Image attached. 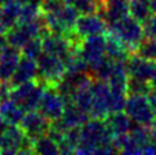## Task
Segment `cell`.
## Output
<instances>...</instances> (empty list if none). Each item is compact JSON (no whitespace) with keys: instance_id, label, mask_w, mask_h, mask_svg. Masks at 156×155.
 Instances as JSON below:
<instances>
[{"instance_id":"1","label":"cell","mask_w":156,"mask_h":155,"mask_svg":"<svg viewBox=\"0 0 156 155\" xmlns=\"http://www.w3.org/2000/svg\"><path fill=\"white\" fill-rule=\"evenodd\" d=\"M76 154H112L118 153L105 119H88L80 127V140L75 149Z\"/></svg>"},{"instance_id":"2","label":"cell","mask_w":156,"mask_h":155,"mask_svg":"<svg viewBox=\"0 0 156 155\" xmlns=\"http://www.w3.org/2000/svg\"><path fill=\"white\" fill-rule=\"evenodd\" d=\"M40 7L41 18L48 31L67 36L74 31L79 13L65 0H43Z\"/></svg>"},{"instance_id":"3","label":"cell","mask_w":156,"mask_h":155,"mask_svg":"<svg viewBox=\"0 0 156 155\" xmlns=\"http://www.w3.org/2000/svg\"><path fill=\"white\" fill-rule=\"evenodd\" d=\"M126 96V93L112 91L107 84V81L101 79L93 80L90 115L93 118L105 119L111 113L122 111Z\"/></svg>"},{"instance_id":"4","label":"cell","mask_w":156,"mask_h":155,"mask_svg":"<svg viewBox=\"0 0 156 155\" xmlns=\"http://www.w3.org/2000/svg\"><path fill=\"white\" fill-rule=\"evenodd\" d=\"M107 31H110L108 34L115 36L118 40L124 44L130 53L137 52L138 47L141 45V43L146 38L144 36L143 23L133 18L130 14L107 26Z\"/></svg>"},{"instance_id":"5","label":"cell","mask_w":156,"mask_h":155,"mask_svg":"<svg viewBox=\"0 0 156 155\" xmlns=\"http://www.w3.org/2000/svg\"><path fill=\"white\" fill-rule=\"evenodd\" d=\"M0 154H32V140L17 124H7L0 135Z\"/></svg>"},{"instance_id":"6","label":"cell","mask_w":156,"mask_h":155,"mask_svg":"<svg viewBox=\"0 0 156 155\" xmlns=\"http://www.w3.org/2000/svg\"><path fill=\"white\" fill-rule=\"evenodd\" d=\"M45 84L40 80H30L22 83L20 85L12 87L10 92V99L14 101L21 109L25 111L37 110L39 102L43 96V92L45 89Z\"/></svg>"},{"instance_id":"7","label":"cell","mask_w":156,"mask_h":155,"mask_svg":"<svg viewBox=\"0 0 156 155\" xmlns=\"http://www.w3.org/2000/svg\"><path fill=\"white\" fill-rule=\"evenodd\" d=\"M77 52L87 62L88 69L93 73L106 57V34L92 35L81 39V41L77 47Z\"/></svg>"},{"instance_id":"8","label":"cell","mask_w":156,"mask_h":155,"mask_svg":"<svg viewBox=\"0 0 156 155\" xmlns=\"http://www.w3.org/2000/svg\"><path fill=\"white\" fill-rule=\"evenodd\" d=\"M124 113L129 116L133 123L139 125H148L156 119L147 95L129 93L125 99Z\"/></svg>"},{"instance_id":"9","label":"cell","mask_w":156,"mask_h":155,"mask_svg":"<svg viewBox=\"0 0 156 155\" xmlns=\"http://www.w3.org/2000/svg\"><path fill=\"white\" fill-rule=\"evenodd\" d=\"M47 27L44 25L43 18L34 21V22H26V23H17L13 27H10L5 31V40L7 44L12 47L21 49L25 44L32 38H41L44 32H47Z\"/></svg>"},{"instance_id":"10","label":"cell","mask_w":156,"mask_h":155,"mask_svg":"<svg viewBox=\"0 0 156 155\" xmlns=\"http://www.w3.org/2000/svg\"><path fill=\"white\" fill-rule=\"evenodd\" d=\"M37 80L45 85H54L66 73V65L62 58L53 54L41 53L36 59Z\"/></svg>"},{"instance_id":"11","label":"cell","mask_w":156,"mask_h":155,"mask_svg":"<svg viewBox=\"0 0 156 155\" xmlns=\"http://www.w3.org/2000/svg\"><path fill=\"white\" fill-rule=\"evenodd\" d=\"M65 105H66V99L58 92L57 88L54 85H47L43 92L40 102H39L37 110L43 115H45L51 121H54L61 118Z\"/></svg>"},{"instance_id":"12","label":"cell","mask_w":156,"mask_h":155,"mask_svg":"<svg viewBox=\"0 0 156 155\" xmlns=\"http://www.w3.org/2000/svg\"><path fill=\"white\" fill-rule=\"evenodd\" d=\"M126 71L129 78L151 83L156 76V61L132 53L126 59Z\"/></svg>"},{"instance_id":"13","label":"cell","mask_w":156,"mask_h":155,"mask_svg":"<svg viewBox=\"0 0 156 155\" xmlns=\"http://www.w3.org/2000/svg\"><path fill=\"white\" fill-rule=\"evenodd\" d=\"M106 32H107V23L99 13H88L81 16L79 14L74 26V34L79 39L106 34Z\"/></svg>"},{"instance_id":"14","label":"cell","mask_w":156,"mask_h":155,"mask_svg":"<svg viewBox=\"0 0 156 155\" xmlns=\"http://www.w3.org/2000/svg\"><path fill=\"white\" fill-rule=\"evenodd\" d=\"M51 124L52 121L45 115H43L40 111H36V110H31V111L25 113L18 125L25 132V135L34 141L35 138L47 135L49 128H51Z\"/></svg>"},{"instance_id":"15","label":"cell","mask_w":156,"mask_h":155,"mask_svg":"<svg viewBox=\"0 0 156 155\" xmlns=\"http://www.w3.org/2000/svg\"><path fill=\"white\" fill-rule=\"evenodd\" d=\"M98 13L110 26L129 14V0H101Z\"/></svg>"},{"instance_id":"16","label":"cell","mask_w":156,"mask_h":155,"mask_svg":"<svg viewBox=\"0 0 156 155\" xmlns=\"http://www.w3.org/2000/svg\"><path fill=\"white\" fill-rule=\"evenodd\" d=\"M22 57L21 49L7 44L0 49V79L9 81Z\"/></svg>"},{"instance_id":"17","label":"cell","mask_w":156,"mask_h":155,"mask_svg":"<svg viewBox=\"0 0 156 155\" xmlns=\"http://www.w3.org/2000/svg\"><path fill=\"white\" fill-rule=\"evenodd\" d=\"M36 79H37L36 59L22 56L13 76L10 78L9 83L12 87H16V85L22 84V83H26V81H30V80H36Z\"/></svg>"},{"instance_id":"18","label":"cell","mask_w":156,"mask_h":155,"mask_svg":"<svg viewBox=\"0 0 156 155\" xmlns=\"http://www.w3.org/2000/svg\"><path fill=\"white\" fill-rule=\"evenodd\" d=\"M105 121L108 127L111 135L114 136V138L126 135L133 127L132 125L133 121L130 120L129 116L124 113V110H122V111H116V113L108 114L105 118Z\"/></svg>"},{"instance_id":"19","label":"cell","mask_w":156,"mask_h":155,"mask_svg":"<svg viewBox=\"0 0 156 155\" xmlns=\"http://www.w3.org/2000/svg\"><path fill=\"white\" fill-rule=\"evenodd\" d=\"M130 54L132 53L128 51V48L120 40H118L111 34L106 35V57L108 59L126 62V59Z\"/></svg>"},{"instance_id":"20","label":"cell","mask_w":156,"mask_h":155,"mask_svg":"<svg viewBox=\"0 0 156 155\" xmlns=\"http://www.w3.org/2000/svg\"><path fill=\"white\" fill-rule=\"evenodd\" d=\"M25 110L21 109L17 103L12 99H7L2 106H0V116L7 124H20L25 115Z\"/></svg>"},{"instance_id":"21","label":"cell","mask_w":156,"mask_h":155,"mask_svg":"<svg viewBox=\"0 0 156 155\" xmlns=\"http://www.w3.org/2000/svg\"><path fill=\"white\" fill-rule=\"evenodd\" d=\"M32 154H41V155L59 154L58 143L48 133L44 136H40L32 141Z\"/></svg>"},{"instance_id":"22","label":"cell","mask_w":156,"mask_h":155,"mask_svg":"<svg viewBox=\"0 0 156 155\" xmlns=\"http://www.w3.org/2000/svg\"><path fill=\"white\" fill-rule=\"evenodd\" d=\"M92 81L93 79L85 83L84 85H81L70 99L77 107L81 109L83 111L88 113L89 115H90V106H92Z\"/></svg>"},{"instance_id":"23","label":"cell","mask_w":156,"mask_h":155,"mask_svg":"<svg viewBox=\"0 0 156 155\" xmlns=\"http://www.w3.org/2000/svg\"><path fill=\"white\" fill-rule=\"evenodd\" d=\"M40 18H41V7L39 0H29V2L21 4L18 23L34 22Z\"/></svg>"},{"instance_id":"24","label":"cell","mask_w":156,"mask_h":155,"mask_svg":"<svg viewBox=\"0 0 156 155\" xmlns=\"http://www.w3.org/2000/svg\"><path fill=\"white\" fill-rule=\"evenodd\" d=\"M20 12H21V3L17 2V0L2 5L3 23H4V26H5V29L7 30L18 23Z\"/></svg>"},{"instance_id":"25","label":"cell","mask_w":156,"mask_h":155,"mask_svg":"<svg viewBox=\"0 0 156 155\" xmlns=\"http://www.w3.org/2000/svg\"><path fill=\"white\" fill-rule=\"evenodd\" d=\"M129 14L141 23L147 21L152 14L150 0H129Z\"/></svg>"},{"instance_id":"26","label":"cell","mask_w":156,"mask_h":155,"mask_svg":"<svg viewBox=\"0 0 156 155\" xmlns=\"http://www.w3.org/2000/svg\"><path fill=\"white\" fill-rule=\"evenodd\" d=\"M71 7H74L79 14L98 13L101 7V0H65Z\"/></svg>"},{"instance_id":"27","label":"cell","mask_w":156,"mask_h":155,"mask_svg":"<svg viewBox=\"0 0 156 155\" xmlns=\"http://www.w3.org/2000/svg\"><path fill=\"white\" fill-rule=\"evenodd\" d=\"M21 52H22V56L32 58V59H37V57L43 53L41 38H32V39H30V40L21 48Z\"/></svg>"},{"instance_id":"28","label":"cell","mask_w":156,"mask_h":155,"mask_svg":"<svg viewBox=\"0 0 156 155\" xmlns=\"http://www.w3.org/2000/svg\"><path fill=\"white\" fill-rule=\"evenodd\" d=\"M139 56L156 61V38H144V40L138 47L137 52Z\"/></svg>"},{"instance_id":"29","label":"cell","mask_w":156,"mask_h":155,"mask_svg":"<svg viewBox=\"0 0 156 155\" xmlns=\"http://www.w3.org/2000/svg\"><path fill=\"white\" fill-rule=\"evenodd\" d=\"M143 30L146 38H156V14H151L147 21L143 22Z\"/></svg>"},{"instance_id":"30","label":"cell","mask_w":156,"mask_h":155,"mask_svg":"<svg viewBox=\"0 0 156 155\" xmlns=\"http://www.w3.org/2000/svg\"><path fill=\"white\" fill-rule=\"evenodd\" d=\"M10 92H12V85L9 81L0 80V106L10 98Z\"/></svg>"},{"instance_id":"31","label":"cell","mask_w":156,"mask_h":155,"mask_svg":"<svg viewBox=\"0 0 156 155\" xmlns=\"http://www.w3.org/2000/svg\"><path fill=\"white\" fill-rule=\"evenodd\" d=\"M148 99H150V103H151V107L155 113V116H156V92L155 91H150L148 93Z\"/></svg>"},{"instance_id":"32","label":"cell","mask_w":156,"mask_h":155,"mask_svg":"<svg viewBox=\"0 0 156 155\" xmlns=\"http://www.w3.org/2000/svg\"><path fill=\"white\" fill-rule=\"evenodd\" d=\"M5 31H7V29H5V26L3 23V17H2V8H0V34H5Z\"/></svg>"},{"instance_id":"33","label":"cell","mask_w":156,"mask_h":155,"mask_svg":"<svg viewBox=\"0 0 156 155\" xmlns=\"http://www.w3.org/2000/svg\"><path fill=\"white\" fill-rule=\"evenodd\" d=\"M150 7H151L152 14H156V0H150Z\"/></svg>"},{"instance_id":"34","label":"cell","mask_w":156,"mask_h":155,"mask_svg":"<svg viewBox=\"0 0 156 155\" xmlns=\"http://www.w3.org/2000/svg\"><path fill=\"white\" fill-rule=\"evenodd\" d=\"M4 45H7V40H5V35L0 34V49H2Z\"/></svg>"},{"instance_id":"35","label":"cell","mask_w":156,"mask_h":155,"mask_svg":"<svg viewBox=\"0 0 156 155\" xmlns=\"http://www.w3.org/2000/svg\"><path fill=\"white\" fill-rule=\"evenodd\" d=\"M150 85H151V91H155V92H156V76H155L154 79L151 80V83H150Z\"/></svg>"},{"instance_id":"36","label":"cell","mask_w":156,"mask_h":155,"mask_svg":"<svg viewBox=\"0 0 156 155\" xmlns=\"http://www.w3.org/2000/svg\"><path fill=\"white\" fill-rule=\"evenodd\" d=\"M10 2H14V0H0V5H4V4H8Z\"/></svg>"},{"instance_id":"37","label":"cell","mask_w":156,"mask_h":155,"mask_svg":"<svg viewBox=\"0 0 156 155\" xmlns=\"http://www.w3.org/2000/svg\"><path fill=\"white\" fill-rule=\"evenodd\" d=\"M39 2H43V0H39Z\"/></svg>"},{"instance_id":"38","label":"cell","mask_w":156,"mask_h":155,"mask_svg":"<svg viewBox=\"0 0 156 155\" xmlns=\"http://www.w3.org/2000/svg\"><path fill=\"white\" fill-rule=\"evenodd\" d=\"M0 80H2V79H0Z\"/></svg>"}]
</instances>
